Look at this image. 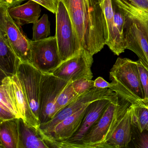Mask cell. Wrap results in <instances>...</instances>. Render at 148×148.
I'll return each mask as SVG.
<instances>
[{
	"instance_id": "obj_1",
	"label": "cell",
	"mask_w": 148,
	"mask_h": 148,
	"mask_svg": "<svg viewBox=\"0 0 148 148\" xmlns=\"http://www.w3.org/2000/svg\"><path fill=\"white\" fill-rule=\"evenodd\" d=\"M68 11L82 50L98 53L106 43L105 20L100 0H60Z\"/></svg>"
},
{
	"instance_id": "obj_2",
	"label": "cell",
	"mask_w": 148,
	"mask_h": 148,
	"mask_svg": "<svg viewBox=\"0 0 148 148\" xmlns=\"http://www.w3.org/2000/svg\"><path fill=\"white\" fill-rule=\"evenodd\" d=\"M110 89L132 105L148 107L136 61L127 58H118L110 72Z\"/></svg>"
},
{
	"instance_id": "obj_3",
	"label": "cell",
	"mask_w": 148,
	"mask_h": 148,
	"mask_svg": "<svg viewBox=\"0 0 148 148\" xmlns=\"http://www.w3.org/2000/svg\"><path fill=\"white\" fill-rule=\"evenodd\" d=\"M131 105L128 101L118 96L75 148H99Z\"/></svg>"
},
{
	"instance_id": "obj_4",
	"label": "cell",
	"mask_w": 148,
	"mask_h": 148,
	"mask_svg": "<svg viewBox=\"0 0 148 148\" xmlns=\"http://www.w3.org/2000/svg\"><path fill=\"white\" fill-rule=\"evenodd\" d=\"M119 8L125 15L124 37L126 49L135 53L148 68V24L138 15Z\"/></svg>"
},
{
	"instance_id": "obj_5",
	"label": "cell",
	"mask_w": 148,
	"mask_h": 148,
	"mask_svg": "<svg viewBox=\"0 0 148 148\" xmlns=\"http://www.w3.org/2000/svg\"><path fill=\"white\" fill-rule=\"evenodd\" d=\"M56 36L59 51L64 61L82 51L67 9L59 0L56 13Z\"/></svg>"
},
{
	"instance_id": "obj_6",
	"label": "cell",
	"mask_w": 148,
	"mask_h": 148,
	"mask_svg": "<svg viewBox=\"0 0 148 148\" xmlns=\"http://www.w3.org/2000/svg\"><path fill=\"white\" fill-rule=\"evenodd\" d=\"M69 82L52 73H43L39 97L40 125L50 121L58 112L56 103L58 97Z\"/></svg>"
},
{
	"instance_id": "obj_7",
	"label": "cell",
	"mask_w": 148,
	"mask_h": 148,
	"mask_svg": "<svg viewBox=\"0 0 148 148\" xmlns=\"http://www.w3.org/2000/svg\"><path fill=\"white\" fill-rule=\"evenodd\" d=\"M62 62L55 35L31 40L30 64L42 73H52Z\"/></svg>"
},
{
	"instance_id": "obj_8",
	"label": "cell",
	"mask_w": 148,
	"mask_h": 148,
	"mask_svg": "<svg viewBox=\"0 0 148 148\" xmlns=\"http://www.w3.org/2000/svg\"><path fill=\"white\" fill-rule=\"evenodd\" d=\"M117 96V94L110 88L94 87L80 94L71 103L60 110L50 121L40 125V130L43 134H47L66 118L73 115L92 102L103 99H115Z\"/></svg>"
},
{
	"instance_id": "obj_9",
	"label": "cell",
	"mask_w": 148,
	"mask_h": 148,
	"mask_svg": "<svg viewBox=\"0 0 148 148\" xmlns=\"http://www.w3.org/2000/svg\"><path fill=\"white\" fill-rule=\"evenodd\" d=\"M0 30L5 33L21 60L30 63L31 40L23 32L21 26L11 18L8 9L2 6H0Z\"/></svg>"
},
{
	"instance_id": "obj_10",
	"label": "cell",
	"mask_w": 148,
	"mask_h": 148,
	"mask_svg": "<svg viewBox=\"0 0 148 148\" xmlns=\"http://www.w3.org/2000/svg\"><path fill=\"white\" fill-rule=\"evenodd\" d=\"M115 99H103L90 103L86 109L82 123L77 131L69 139L63 142L50 143L51 148H75L93 125L100 118L106 108Z\"/></svg>"
},
{
	"instance_id": "obj_11",
	"label": "cell",
	"mask_w": 148,
	"mask_h": 148,
	"mask_svg": "<svg viewBox=\"0 0 148 148\" xmlns=\"http://www.w3.org/2000/svg\"><path fill=\"white\" fill-rule=\"evenodd\" d=\"M93 62V56L83 50L77 55L62 62L52 74L67 81L81 78L91 80L93 77L91 71Z\"/></svg>"
},
{
	"instance_id": "obj_12",
	"label": "cell",
	"mask_w": 148,
	"mask_h": 148,
	"mask_svg": "<svg viewBox=\"0 0 148 148\" xmlns=\"http://www.w3.org/2000/svg\"><path fill=\"white\" fill-rule=\"evenodd\" d=\"M17 75L31 108L39 120L40 91L43 73L30 63L21 61L18 67Z\"/></svg>"
},
{
	"instance_id": "obj_13",
	"label": "cell",
	"mask_w": 148,
	"mask_h": 148,
	"mask_svg": "<svg viewBox=\"0 0 148 148\" xmlns=\"http://www.w3.org/2000/svg\"><path fill=\"white\" fill-rule=\"evenodd\" d=\"M132 127V106L131 105L99 148H128L131 142Z\"/></svg>"
},
{
	"instance_id": "obj_14",
	"label": "cell",
	"mask_w": 148,
	"mask_h": 148,
	"mask_svg": "<svg viewBox=\"0 0 148 148\" xmlns=\"http://www.w3.org/2000/svg\"><path fill=\"white\" fill-rule=\"evenodd\" d=\"M88 106L66 118L47 134L45 135L41 132L49 148V145L51 142H63L67 140L73 136L82 123L86 109Z\"/></svg>"
},
{
	"instance_id": "obj_15",
	"label": "cell",
	"mask_w": 148,
	"mask_h": 148,
	"mask_svg": "<svg viewBox=\"0 0 148 148\" xmlns=\"http://www.w3.org/2000/svg\"><path fill=\"white\" fill-rule=\"evenodd\" d=\"M20 118L12 79L5 77L0 86V121Z\"/></svg>"
},
{
	"instance_id": "obj_16",
	"label": "cell",
	"mask_w": 148,
	"mask_h": 148,
	"mask_svg": "<svg viewBox=\"0 0 148 148\" xmlns=\"http://www.w3.org/2000/svg\"><path fill=\"white\" fill-rule=\"evenodd\" d=\"M21 61L5 33L0 30V69L4 77L16 75Z\"/></svg>"
},
{
	"instance_id": "obj_17",
	"label": "cell",
	"mask_w": 148,
	"mask_h": 148,
	"mask_svg": "<svg viewBox=\"0 0 148 148\" xmlns=\"http://www.w3.org/2000/svg\"><path fill=\"white\" fill-rule=\"evenodd\" d=\"M13 85L20 117L27 124L39 130L40 123L34 115L25 92L17 74L11 77Z\"/></svg>"
},
{
	"instance_id": "obj_18",
	"label": "cell",
	"mask_w": 148,
	"mask_h": 148,
	"mask_svg": "<svg viewBox=\"0 0 148 148\" xmlns=\"http://www.w3.org/2000/svg\"><path fill=\"white\" fill-rule=\"evenodd\" d=\"M40 5L32 0L25 4L8 9L11 18L20 25L34 24L39 20L41 13Z\"/></svg>"
},
{
	"instance_id": "obj_19",
	"label": "cell",
	"mask_w": 148,
	"mask_h": 148,
	"mask_svg": "<svg viewBox=\"0 0 148 148\" xmlns=\"http://www.w3.org/2000/svg\"><path fill=\"white\" fill-rule=\"evenodd\" d=\"M19 148H49L39 130L26 123L21 118L18 119Z\"/></svg>"
},
{
	"instance_id": "obj_20",
	"label": "cell",
	"mask_w": 148,
	"mask_h": 148,
	"mask_svg": "<svg viewBox=\"0 0 148 148\" xmlns=\"http://www.w3.org/2000/svg\"><path fill=\"white\" fill-rule=\"evenodd\" d=\"M19 118L1 121V148H19Z\"/></svg>"
},
{
	"instance_id": "obj_21",
	"label": "cell",
	"mask_w": 148,
	"mask_h": 148,
	"mask_svg": "<svg viewBox=\"0 0 148 148\" xmlns=\"http://www.w3.org/2000/svg\"><path fill=\"white\" fill-rule=\"evenodd\" d=\"M105 20L106 45L114 53L116 48V33L114 24L113 0H100Z\"/></svg>"
},
{
	"instance_id": "obj_22",
	"label": "cell",
	"mask_w": 148,
	"mask_h": 148,
	"mask_svg": "<svg viewBox=\"0 0 148 148\" xmlns=\"http://www.w3.org/2000/svg\"><path fill=\"white\" fill-rule=\"evenodd\" d=\"M132 106V125L140 132L148 130V107L136 105Z\"/></svg>"
},
{
	"instance_id": "obj_23",
	"label": "cell",
	"mask_w": 148,
	"mask_h": 148,
	"mask_svg": "<svg viewBox=\"0 0 148 148\" xmlns=\"http://www.w3.org/2000/svg\"><path fill=\"white\" fill-rule=\"evenodd\" d=\"M50 35V22L48 16L47 14H44L33 24L32 40L37 41L44 39L49 37Z\"/></svg>"
},
{
	"instance_id": "obj_24",
	"label": "cell",
	"mask_w": 148,
	"mask_h": 148,
	"mask_svg": "<svg viewBox=\"0 0 148 148\" xmlns=\"http://www.w3.org/2000/svg\"><path fill=\"white\" fill-rule=\"evenodd\" d=\"M79 95L74 90L73 81H69L58 97L56 103L59 111L71 103Z\"/></svg>"
},
{
	"instance_id": "obj_25",
	"label": "cell",
	"mask_w": 148,
	"mask_h": 148,
	"mask_svg": "<svg viewBox=\"0 0 148 148\" xmlns=\"http://www.w3.org/2000/svg\"><path fill=\"white\" fill-rule=\"evenodd\" d=\"M131 142L135 148H148V130L140 132L132 125Z\"/></svg>"
},
{
	"instance_id": "obj_26",
	"label": "cell",
	"mask_w": 148,
	"mask_h": 148,
	"mask_svg": "<svg viewBox=\"0 0 148 148\" xmlns=\"http://www.w3.org/2000/svg\"><path fill=\"white\" fill-rule=\"evenodd\" d=\"M140 75L141 83L144 94V101L148 106V68L143 64L140 60L136 61Z\"/></svg>"
},
{
	"instance_id": "obj_27",
	"label": "cell",
	"mask_w": 148,
	"mask_h": 148,
	"mask_svg": "<svg viewBox=\"0 0 148 148\" xmlns=\"http://www.w3.org/2000/svg\"><path fill=\"white\" fill-rule=\"evenodd\" d=\"M73 84L74 90L79 95L95 87L94 81L86 78L79 79L73 81Z\"/></svg>"
},
{
	"instance_id": "obj_28",
	"label": "cell",
	"mask_w": 148,
	"mask_h": 148,
	"mask_svg": "<svg viewBox=\"0 0 148 148\" xmlns=\"http://www.w3.org/2000/svg\"><path fill=\"white\" fill-rule=\"evenodd\" d=\"M39 4L49 12L56 14L59 0H32Z\"/></svg>"
},
{
	"instance_id": "obj_29",
	"label": "cell",
	"mask_w": 148,
	"mask_h": 148,
	"mask_svg": "<svg viewBox=\"0 0 148 148\" xmlns=\"http://www.w3.org/2000/svg\"><path fill=\"white\" fill-rule=\"evenodd\" d=\"M25 1L27 0H0V6L4 7L8 9L19 5Z\"/></svg>"
},
{
	"instance_id": "obj_30",
	"label": "cell",
	"mask_w": 148,
	"mask_h": 148,
	"mask_svg": "<svg viewBox=\"0 0 148 148\" xmlns=\"http://www.w3.org/2000/svg\"><path fill=\"white\" fill-rule=\"evenodd\" d=\"M111 83H108L102 77H99L94 80V87L99 88H110Z\"/></svg>"
},
{
	"instance_id": "obj_31",
	"label": "cell",
	"mask_w": 148,
	"mask_h": 148,
	"mask_svg": "<svg viewBox=\"0 0 148 148\" xmlns=\"http://www.w3.org/2000/svg\"><path fill=\"white\" fill-rule=\"evenodd\" d=\"M136 7L148 11V0H128Z\"/></svg>"
}]
</instances>
